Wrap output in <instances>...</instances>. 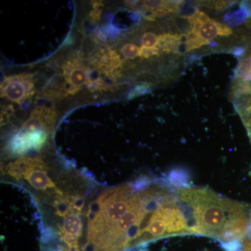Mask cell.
<instances>
[{
  "label": "cell",
  "mask_w": 251,
  "mask_h": 251,
  "mask_svg": "<svg viewBox=\"0 0 251 251\" xmlns=\"http://www.w3.org/2000/svg\"><path fill=\"white\" fill-rule=\"evenodd\" d=\"M191 234L214 238L223 244L242 242L251 224L249 204L206 187H175Z\"/></svg>",
  "instance_id": "cell-1"
},
{
  "label": "cell",
  "mask_w": 251,
  "mask_h": 251,
  "mask_svg": "<svg viewBox=\"0 0 251 251\" xmlns=\"http://www.w3.org/2000/svg\"><path fill=\"white\" fill-rule=\"evenodd\" d=\"M189 18L193 28L187 35L194 49L210 44L217 36H227L232 34L231 28L210 18L204 22L196 21L193 16Z\"/></svg>",
  "instance_id": "cell-2"
},
{
  "label": "cell",
  "mask_w": 251,
  "mask_h": 251,
  "mask_svg": "<svg viewBox=\"0 0 251 251\" xmlns=\"http://www.w3.org/2000/svg\"><path fill=\"white\" fill-rule=\"evenodd\" d=\"M34 80L30 74L5 77L1 83V97L21 104L34 94Z\"/></svg>",
  "instance_id": "cell-3"
},
{
  "label": "cell",
  "mask_w": 251,
  "mask_h": 251,
  "mask_svg": "<svg viewBox=\"0 0 251 251\" xmlns=\"http://www.w3.org/2000/svg\"><path fill=\"white\" fill-rule=\"evenodd\" d=\"M91 63L99 72L112 80L120 76L122 62L116 51L103 48L92 54Z\"/></svg>",
  "instance_id": "cell-4"
},
{
  "label": "cell",
  "mask_w": 251,
  "mask_h": 251,
  "mask_svg": "<svg viewBox=\"0 0 251 251\" xmlns=\"http://www.w3.org/2000/svg\"><path fill=\"white\" fill-rule=\"evenodd\" d=\"M57 113L53 108L40 107L31 112L30 117L23 125L21 131H51L54 128Z\"/></svg>",
  "instance_id": "cell-5"
},
{
  "label": "cell",
  "mask_w": 251,
  "mask_h": 251,
  "mask_svg": "<svg viewBox=\"0 0 251 251\" xmlns=\"http://www.w3.org/2000/svg\"><path fill=\"white\" fill-rule=\"evenodd\" d=\"M45 131H20L10 144V149L16 154H23L28 150H39L47 140Z\"/></svg>",
  "instance_id": "cell-6"
},
{
  "label": "cell",
  "mask_w": 251,
  "mask_h": 251,
  "mask_svg": "<svg viewBox=\"0 0 251 251\" xmlns=\"http://www.w3.org/2000/svg\"><path fill=\"white\" fill-rule=\"evenodd\" d=\"M64 76L68 85L80 89L90 79V70L78 61L72 59L64 64Z\"/></svg>",
  "instance_id": "cell-7"
},
{
  "label": "cell",
  "mask_w": 251,
  "mask_h": 251,
  "mask_svg": "<svg viewBox=\"0 0 251 251\" xmlns=\"http://www.w3.org/2000/svg\"><path fill=\"white\" fill-rule=\"evenodd\" d=\"M42 161L39 158L25 156L10 163L7 168L8 174L16 179L24 178L32 170L36 169Z\"/></svg>",
  "instance_id": "cell-8"
},
{
  "label": "cell",
  "mask_w": 251,
  "mask_h": 251,
  "mask_svg": "<svg viewBox=\"0 0 251 251\" xmlns=\"http://www.w3.org/2000/svg\"><path fill=\"white\" fill-rule=\"evenodd\" d=\"M24 178L36 189L44 191L48 188H56L55 185L46 174V171L43 170H32Z\"/></svg>",
  "instance_id": "cell-9"
},
{
  "label": "cell",
  "mask_w": 251,
  "mask_h": 251,
  "mask_svg": "<svg viewBox=\"0 0 251 251\" xmlns=\"http://www.w3.org/2000/svg\"><path fill=\"white\" fill-rule=\"evenodd\" d=\"M63 229L64 232L74 237H80L82 232V222L77 214H69L64 219Z\"/></svg>",
  "instance_id": "cell-10"
},
{
  "label": "cell",
  "mask_w": 251,
  "mask_h": 251,
  "mask_svg": "<svg viewBox=\"0 0 251 251\" xmlns=\"http://www.w3.org/2000/svg\"><path fill=\"white\" fill-rule=\"evenodd\" d=\"M71 199L67 198H59L54 202V206L56 209V214L60 217H64L69 215L70 212Z\"/></svg>",
  "instance_id": "cell-11"
},
{
  "label": "cell",
  "mask_w": 251,
  "mask_h": 251,
  "mask_svg": "<svg viewBox=\"0 0 251 251\" xmlns=\"http://www.w3.org/2000/svg\"><path fill=\"white\" fill-rule=\"evenodd\" d=\"M92 7H93V10L91 11L89 14V18H90L91 22L97 24L100 20V16L103 11V2L101 1H92Z\"/></svg>",
  "instance_id": "cell-12"
},
{
  "label": "cell",
  "mask_w": 251,
  "mask_h": 251,
  "mask_svg": "<svg viewBox=\"0 0 251 251\" xmlns=\"http://www.w3.org/2000/svg\"><path fill=\"white\" fill-rule=\"evenodd\" d=\"M121 52L126 59H134L139 56L140 49L135 44H127L122 47Z\"/></svg>",
  "instance_id": "cell-13"
},
{
  "label": "cell",
  "mask_w": 251,
  "mask_h": 251,
  "mask_svg": "<svg viewBox=\"0 0 251 251\" xmlns=\"http://www.w3.org/2000/svg\"><path fill=\"white\" fill-rule=\"evenodd\" d=\"M85 205V199L81 196H77L71 199L70 212L71 214H79L83 209Z\"/></svg>",
  "instance_id": "cell-14"
},
{
  "label": "cell",
  "mask_w": 251,
  "mask_h": 251,
  "mask_svg": "<svg viewBox=\"0 0 251 251\" xmlns=\"http://www.w3.org/2000/svg\"><path fill=\"white\" fill-rule=\"evenodd\" d=\"M87 87L92 92H95V91H106L108 90V86L106 85L105 82L101 78H97L95 80H92L89 79L87 82Z\"/></svg>",
  "instance_id": "cell-15"
},
{
  "label": "cell",
  "mask_w": 251,
  "mask_h": 251,
  "mask_svg": "<svg viewBox=\"0 0 251 251\" xmlns=\"http://www.w3.org/2000/svg\"><path fill=\"white\" fill-rule=\"evenodd\" d=\"M143 46L147 48H155L158 46V36L152 32L145 33L142 39Z\"/></svg>",
  "instance_id": "cell-16"
},
{
  "label": "cell",
  "mask_w": 251,
  "mask_h": 251,
  "mask_svg": "<svg viewBox=\"0 0 251 251\" xmlns=\"http://www.w3.org/2000/svg\"><path fill=\"white\" fill-rule=\"evenodd\" d=\"M151 85L149 83H143L135 87L128 94V99H134L138 96L147 93L151 89Z\"/></svg>",
  "instance_id": "cell-17"
},
{
  "label": "cell",
  "mask_w": 251,
  "mask_h": 251,
  "mask_svg": "<svg viewBox=\"0 0 251 251\" xmlns=\"http://www.w3.org/2000/svg\"><path fill=\"white\" fill-rule=\"evenodd\" d=\"M160 53V50L158 47L155 48H147L145 46H142L140 49V57L143 58H149L153 55H158Z\"/></svg>",
  "instance_id": "cell-18"
},
{
  "label": "cell",
  "mask_w": 251,
  "mask_h": 251,
  "mask_svg": "<svg viewBox=\"0 0 251 251\" xmlns=\"http://www.w3.org/2000/svg\"><path fill=\"white\" fill-rule=\"evenodd\" d=\"M14 109L12 105H9L7 106L4 107L1 110V125L4 126L9 121L10 117L14 113Z\"/></svg>",
  "instance_id": "cell-19"
},
{
  "label": "cell",
  "mask_w": 251,
  "mask_h": 251,
  "mask_svg": "<svg viewBox=\"0 0 251 251\" xmlns=\"http://www.w3.org/2000/svg\"><path fill=\"white\" fill-rule=\"evenodd\" d=\"M55 238L52 229H48L42 237V242L44 244H49L50 242H52Z\"/></svg>",
  "instance_id": "cell-20"
},
{
  "label": "cell",
  "mask_w": 251,
  "mask_h": 251,
  "mask_svg": "<svg viewBox=\"0 0 251 251\" xmlns=\"http://www.w3.org/2000/svg\"><path fill=\"white\" fill-rule=\"evenodd\" d=\"M242 251H251V239H243Z\"/></svg>",
  "instance_id": "cell-21"
},
{
  "label": "cell",
  "mask_w": 251,
  "mask_h": 251,
  "mask_svg": "<svg viewBox=\"0 0 251 251\" xmlns=\"http://www.w3.org/2000/svg\"><path fill=\"white\" fill-rule=\"evenodd\" d=\"M245 52V49L243 47L237 48V49H234L233 52H232V54H234L236 57H239L240 56L243 55V54Z\"/></svg>",
  "instance_id": "cell-22"
},
{
  "label": "cell",
  "mask_w": 251,
  "mask_h": 251,
  "mask_svg": "<svg viewBox=\"0 0 251 251\" xmlns=\"http://www.w3.org/2000/svg\"><path fill=\"white\" fill-rule=\"evenodd\" d=\"M247 234H249V238H250V239H251V224L250 225V226H249V232H248Z\"/></svg>",
  "instance_id": "cell-23"
},
{
  "label": "cell",
  "mask_w": 251,
  "mask_h": 251,
  "mask_svg": "<svg viewBox=\"0 0 251 251\" xmlns=\"http://www.w3.org/2000/svg\"><path fill=\"white\" fill-rule=\"evenodd\" d=\"M54 251H69V250H68V249H64V248H61V249H59V250Z\"/></svg>",
  "instance_id": "cell-24"
}]
</instances>
